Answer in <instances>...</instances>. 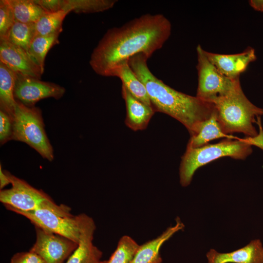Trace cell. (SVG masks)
I'll return each instance as SVG.
<instances>
[{"instance_id":"6da1fadb","label":"cell","mask_w":263,"mask_h":263,"mask_svg":"<svg viewBox=\"0 0 263 263\" xmlns=\"http://www.w3.org/2000/svg\"><path fill=\"white\" fill-rule=\"evenodd\" d=\"M171 32V23L163 15H142L108 30L92 52L90 65L96 74L110 76L115 68L137 54L150 57L162 47Z\"/></svg>"},{"instance_id":"7a4b0ae2","label":"cell","mask_w":263,"mask_h":263,"mask_svg":"<svg viewBox=\"0 0 263 263\" xmlns=\"http://www.w3.org/2000/svg\"><path fill=\"white\" fill-rule=\"evenodd\" d=\"M148 58L143 54L131 57L128 63L144 84L155 112L167 114L182 123L190 136L197 132L201 123L209 118L215 109L212 103L177 91L156 77L150 70Z\"/></svg>"},{"instance_id":"3957f363","label":"cell","mask_w":263,"mask_h":263,"mask_svg":"<svg viewBox=\"0 0 263 263\" xmlns=\"http://www.w3.org/2000/svg\"><path fill=\"white\" fill-rule=\"evenodd\" d=\"M213 104L217 119L223 131L226 134L243 133L247 137H254L258 132L253 124L263 115V108L256 106L246 97L240 82L224 96Z\"/></svg>"},{"instance_id":"277c9868","label":"cell","mask_w":263,"mask_h":263,"mask_svg":"<svg viewBox=\"0 0 263 263\" xmlns=\"http://www.w3.org/2000/svg\"><path fill=\"white\" fill-rule=\"evenodd\" d=\"M252 152L248 137L234 140L227 138L217 144L198 148L187 147L179 168L180 183L183 187L188 186L198 169L217 159L228 156L245 159Z\"/></svg>"},{"instance_id":"5b68a950","label":"cell","mask_w":263,"mask_h":263,"mask_svg":"<svg viewBox=\"0 0 263 263\" xmlns=\"http://www.w3.org/2000/svg\"><path fill=\"white\" fill-rule=\"evenodd\" d=\"M16 101L12 140L27 144L43 158L52 161L54 150L45 132L40 109Z\"/></svg>"},{"instance_id":"8992f818","label":"cell","mask_w":263,"mask_h":263,"mask_svg":"<svg viewBox=\"0 0 263 263\" xmlns=\"http://www.w3.org/2000/svg\"><path fill=\"white\" fill-rule=\"evenodd\" d=\"M6 172L12 187L0 191V201L5 206L23 211L45 209L64 217L73 216L68 207L57 205L42 190L34 188L10 172Z\"/></svg>"},{"instance_id":"52a82bcc","label":"cell","mask_w":263,"mask_h":263,"mask_svg":"<svg viewBox=\"0 0 263 263\" xmlns=\"http://www.w3.org/2000/svg\"><path fill=\"white\" fill-rule=\"evenodd\" d=\"M198 87L196 96L212 103L232 91L240 82L239 78L231 79L222 74L207 57L200 45L197 48Z\"/></svg>"},{"instance_id":"ba28073f","label":"cell","mask_w":263,"mask_h":263,"mask_svg":"<svg viewBox=\"0 0 263 263\" xmlns=\"http://www.w3.org/2000/svg\"><path fill=\"white\" fill-rule=\"evenodd\" d=\"M5 207L8 210L23 216L35 226L79 243L84 213L64 217L45 209L23 211L9 206Z\"/></svg>"},{"instance_id":"9c48e42d","label":"cell","mask_w":263,"mask_h":263,"mask_svg":"<svg viewBox=\"0 0 263 263\" xmlns=\"http://www.w3.org/2000/svg\"><path fill=\"white\" fill-rule=\"evenodd\" d=\"M65 93V89L58 84L16 73L15 98L26 106H34L39 100L49 97L59 99Z\"/></svg>"},{"instance_id":"30bf717a","label":"cell","mask_w":263,"mask_h":263,"mask_svg":"<svg viewBox=\"0 0 263 263\" xmlns=\"http://www.w3.org/2000/svg\"><path fill=\"white\" fill-rule=\"evenodd\" d=\"M36 242L29 251L39 255L45 263H63L78 243L63 236L35 226Z\"/></svg>"},{"instance_id":"8fae6325","label":"cell","mask_w":263,"mask_h":263,"mask_svg":"<svg viewBox=\"0 0 263 263\" xmlns=\"http://www.w3.org/2000/svg\"><path fill=\"white\" fill-rule=\"evenodd\" d=\"M0 61L16 73L39 79L43 74L25 51L6 40L0 41Z\"/></svg>"},{"instance_id":"7c38bea8","label":"cell","mask_w":263,"mask_h":263,"mask_svg":"<svg viewBox=\"0 0 263 263\" xmlns=\"http://www.w3.org/2000/svg\"><path fill=\"white\" fill-rule=\"evenodd\" d=\"M210 61L225 76L231 78H239L249 64L257 59L254 48L248 47L243 52L235 54H219L205 51Z\"/></svg>"},{"instance_id":"4fadbf2b","label":"cell","mask_w":263,"mask_h":263,"mask_svg":"<svg viewBox=\"0 0 263 263\" xmlns=\"http://www.w3.org/2000/svg\"><path fill=\"white\" fill-rule=\"evenodd\" d=\"M96 228L93 219L84 214L78 246L66 263H101L102 252L93 242Z\"/></svg>"},{"instance_id":"5bb4252c","label":"cell","mask_w":263,"mask_h":263,"mask_svg":"<svg viewBox=\"0 0 263 263\" xmlns=\"http://www.w3.org/2000/svg\"><path fill=\"white\" fill-rule=\"evenodd\" d=\"M207 257V263H263V246L261 241L257 239L230 252L220 253L211 249Z\"/></svg>"},{"instance_id":"9a60e30c","label":"cell","mask_w":263,"mask_h":263,"mask_svg":"<svg viewBox=\"0 0 263 263\" xmlns=\"http://www.w3.org/2000/svg\"><path fill=\"white\" fill-rule=\"evenodd\" d=\"M184 228V224L177 218L174 225L168 227L156 238L139 245L131 263H163L160 254L161 246L176 232Z\"/></svg>"},{"instance_id":"2e32d148","label":"cell","mask_w":263,"mask_h":263,"mask_svg":"<svg viewBox=\"0 0 263 263\" xmlns=\"http://www.w3.org/2000/svg\"><path fill=\"white\" fill-rule=\"evenodd\" d=\"M121 92L126 107V125L134 131L145 130L155 112L133 96L123 85Z\"/></svg>"},{"instance_id":"e0dca14e","label":"cell","mask_w":263,"mask_h":263,"mask_svg":"<svg viewBox=\"0 0 263 263\" xmlns=\"http://www.w3.org/2000/svg\"><path fill=\"white\" fill-rule=\"evenodd\" d=\"M110 76L119 78L122 85L133 96L152 107L145 86L135 75L129 66L128 61L123 62L115 68L111 73Z\"/></svg>"},{"instance_id":"ac0fdd59","label":"cell","mask_w":263,"mask_h":263,"mask_svg":"<svg viewBox=\"0 0 263 263\" xmlns=\"http://www.w3.org/2000/svg\"><path fill=\"white\" fill-rule=\"evenodd\" d=\"M220 138L237 139L238 137L226 134L223 131L215 108L210 117L201 123L197 133L190 136L187 147L200 148L207 145L210 141Z\"/></svg>"},{"instance_id":"d6986e66","label":"cell","mask_w":263,"mask_h":263,"mask_svg":"<svg viewBox=\"0 0 263 263\" xmlns=\"http://www.w3.org/2000/svg\"><path fill=\"white\" fill-rule=\"evenodd\" d=\"M16 73L0 61V110L14 117L16 100L14 96Z\"/></svg>"},{"instance_id":"ffe728a7","label":"cell","mask_w":263,"mask_h":263,"mask_svg":"<svg viewBox=\"0 0 263 263\" xmlns=\"http://www.w3.org/2000/svg\"><path fill=\"white\" fill-rule=\"evenodd\" d=\"M16 21L35 23L46 12L35 0H8Z\"/></svg>"},{"instance_id":"44dd1931","label":"cell","mask_w":263,"mask_h":263,"mask_svg":"<svg viewBox=\"0 0 263 263\" xmlns=\"http://www.w3.org/2000/svg\"><path fill=\"white\" fill-rule=\"evenodd\" d=\"M59 34L36 36L30 44L28 54L43 73L46 55L53 46L59 43Z\"/></svg>"},{"instance_id":"7402d4cb","label":"cell","mask_w":263,"mask_h":263,"mask_svg":"<svg viewBox=\"0 0 263 263\" xmlns=\"http://www.w3.org/2000/svg\"><path fill=\"white\" fill-rule=\"evenodd\" d=\"M116 0H64L62 10L69 13H93L103 12L113 7Z\"/></svg>"},{"instance_id":"603a6c76","label":"cell","mask_w":263,"mask_h":263,"mask_svg":"<svg viewBox=\"0 0 263 263\" xmlns=\"http://www.w3.org/2000/svg\"><path fill=\"white\" fill-rule=\"evenodd\" d=\"M68 14L63 10L45 13L35 23L36 36L60 34L63 21Z\"/></svg>"},{"instance_id":"cb8c5ba5","label":"cell","mask_w":263,"mask_h":263,"mask_svg":"<svg viewBox=\"0 0 263 263\" xmlns=\"http://www.w3.org/2000/svg\"><path fill=\"white\" fill-rule=\"evenodd\" d=\"M35 37V23H25L15 20L6 41L21 48L28 53L30 44Z\"/></svg>"},{"instance_id":"d4e9b609","label":"cell","mask_w":263,"mask_h":263,"mask_svg":"<svg viewBox=\"0 0 263 263\" xmlns=\"http://www.w3.org/2000/svg\"><path fill=\"white\" fill-rule=\"evenodd\" d=\"M139 245L128 235L119 240L116 249L106 263H131Z\"/></svg>"},{"instance_id":"484cf974","label":"cell","mask_w":263,"mask_h":263,"mask_svg":"<svg viewBox=\"0 0 263 263\" xmlns=\"http://www.w3.org/2000/svg\"><path fill=\"white\" fill-rule=\"evenodd\" d=\"M15 21L8 0H0V41L6 40L9 32Z\"/></svg>"},{"instance_id":"4316f807","label":"cell","mask_w":263,"mask_h":263,"mask_svg":"<svg viewBox=\"0 0 263 263\" xmlns=\"http://www.w3.org/2000/svg\"><path fill=\"white\" fill-rule=\"evenodd\" d=\"M13 118L8 113L0 110V142L1 145L12 140Z\"/></svg>"},{"instance_id":"83f0119b","label":"cell","mask_w":263,"mask_h":263,"mask_svg":"<svg viewBox=\"0 0 263 263\" xmlns=\"http://www.w3.org/2000/svg\"><path fill=\"white\" fill-rule=\"evenodd\" d=\"M10 263H45L38 254L29 251L15 254L11 259Z\"/></svg>"},{"instance_id":"f1b7e54d","label":"cell","mask_w":263,"mask_h":263,"mask_svg":"<svg viewBox=\"0 0 263 263\" xmlns=\"http://www.w3.org/2000/svg\"><path fill=\"white\" fill-rule=\"evenodd\" d=\"M47 13H54L62 10L64 0H35Z\"/></svg>"},{"instance_id":"f546056e","label":"cell","mask_w":263,"mask_h":263,"mask_svg":"<svg viewBox=\"0 0 263 263\" xmlns=\"http://www.w3.org/2000/svg\"><path fill=\"white\" fill-rule=\"evenodd\" d=\"M256 123L259 126V133L254 137H248L252 146H255L263 150V129L260 116L257 118Z\"/></svg>"},{"instance_id":"4dcf8cb0","label":"cell","mask_w":263,"mask_h":263,"mask_svg":"<svg viewBox=\"0 0 263 263\" xmlns=\"http://www.w3.org/2000/svg\"><path fill=\"white\" fill-rule=\"evenodd\" d=\"M11 184V181L6 171H3L1 169V166H0V189L2 190L3 188L8 184Z\"/></svg>"},{"instance_id":"1f68e13d","label":"cell","mask_w":263,"mask_h":263,"mask_svg":"<svg viewBox=\"0 0 263 263\" xmlns=\"http://www.w3.org/2000/svg\"><path fill=\"white\" fill-rule=\"evenodd\" d=\"M248 2L250 6L255 10L263 12V0H250Z\"/></svg>"},{"instance_id":"d6a6232c","label":"cell","mask_w":263,"mask_h":263,"mask_svg":"<svg viewBox=\"0 0 263 263\" xmlns=\"http://www.w3.org/2000/svg\"><path fill=\"white\" fill-rule=\"evenodd\" d=\"M101 263H106V261H102Z\"/></svg>"}]
</instances>
